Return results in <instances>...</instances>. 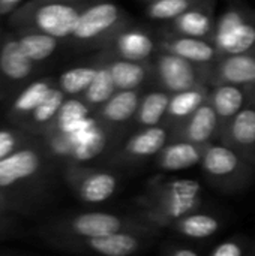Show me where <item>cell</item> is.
<instances>
[{"label":"cell","mask_w":255,"mask_h":256,"mask_svg":"<svg viewBox=\"0 0 255 256\" xmlns=\"http://www.w3.org/2000/svg\"><path fill=\"white\" fill-rule=\"evenodd\" d=\"M59 165L41 135H33L0 160V194L12 213L39 210L54 186Z\"/></svg>","instance_id":"cell-1"},{"label":"cell","mask_w":255,"mask_h":256,"mask_svg":"<svg viewBox=\"0 0 255 256\" xmlns=\"http://www.w3.org/2000/svg\"><path fill=\"white\" fill-rule=\"evenodd\" d=\"M138 218L146 224L168 230L180 218L200 210L201 186L191 178H153L137 200Z\"/></svg>","instance_id":"cell-2"},{"label":"cell","mask_w":255,"mask_h":256,"mask_svg":"<svg viewBox=\"0 0 255 256\" xmlns=\"http://www.w3.org/2000/svg\"><path fill=\"white\" fill-rule=\"evenodd\" d=\"M161 230L146 224L138 216L128 218L119 216L114 213L104 212H86L69 214L57 222L51 224L50 236L53 240H65V238H89V237H101L116 232H135L156 237Z\"/></svg>","instance_id":"cell-3"},{"label":"cell","mask_w":255,"mask_h":256,"mask_svg":"<svg viewBox=\"0 0 255 256\" xmlns=\"http://www.w3.org/2000/svg\"><path fill=\"white\" fill-rule=\"evenodd\" d=\"M53 158L60 164H86L101 156L111 138V129L101 123L98 117L86 122L71 132H45L41 135Z\"/></svg>","instance_id":"cell-4"},{"label":"cell","mask_w":255,"mask_h":256,"mask_svg":"<svg viewBox=\"0 0 255 256\" xmlns=\"http://www.w3.org/2000/svg\"><path fill=\"white\" fill-rule=\"evenodd\" d=\"M129 24V15L114 2L102 0L87 3L68 40L74 45L104 50L110 40Z\"/></svg>","instance_id":"cell-5"},{"label":"cell","mask_w":255,"mask_h":256,"mask_svg":"<svg viewBox=\"0 0 255 256\" xmlns=\"http://www.w3.org/2000/svg\"><path fill=\"white\" fill-rule=\"evenodd\" d=\"M87 2L36 0L17 12L15 20L23 30H36L68 40Z\"/></svg>","instance_id":"cell-6"},{"label":"cell","mask_w":255,"mask_h":256,"mask_svg":"<svg viewBox=\"0 0 255 256\" xmlns=\"http://www.w3.org/2000/svg\"><path fill=\"white\" fill-rule=\"evenodd\" d=\"M200 166L206 180L225 194L243 190L255 174L252 164L219 141L207 146Z\"/></svg>","instance_id":"cell-7"},{"label":"cell","mask_w":255,"mask_h":256,"mask_svg":"<svg viewBox=\"0 0 255 256\" xmlns=\"http://www.w3.org/2000/svg\"><path fill=\"white\" fill-rule=\"evenodd\" d=\"M210 40L224 54H255V9L242 2H231L219 14Z\"/></svg>","instance_id":"cell-8"},{"label":"cell","mask_w":255,"mask_h":256,"mask_svg":"<svg viewBox=\"0 0 255 256\" xmlns=\"http://www.w3.org/2000/svg\"><path fill=\"white\" fill-rule=\"evenodd\" d=\"M62 176L72 194L86 204H101L110 200L117 189V177L105 170L84 164H66Z\"/></svg>","instance_id":"cell-9"},{"label":"cell","mask_w":255,"mask_h":256,"mask_svg":"<svg viewBox=\"0 0 255 256\" xmlns=\"http://www.w3.org/2000/svg\"><path fill=\"white\" fill-rule=\"evenodd\" d=\"M150 63L152 76L159 87L168 93L182 92L207 82V64H198L165 51H159Z\"/></svg>","instance_id":"cell-10"},{"label":"cell","mask_w":255,"mask_h":256,"mask_svg":"<svg viewBox=\"0 0 255 256\" xmlns=\"http://www.w3.org/2000/svg\"><path fill=\"white\" fill-rule=\"evenodd\" d=\"M36 70V63L24 52L17 34L0 38V99L14 94L29 82Z\"/></svg>","instance_id":"cell-11"},{"label":"cell","mask_w":255,"mask_h":256,"mask_svg":"<svg viewBox=\"0 0 255 256\" xmlns=\"http://www.w3.org/2000/svg\"><path fill=\"white\" fill-rule=\"evenodd\" d=\"M152 236L144 234L116 232L101 237L56 240L54 243L72 252L104 256H131L144 250L152 243Z\"/></svg>","instance_id":"cell-12"},{"label":"cell","mask_w":255,"mask_h":256,"mask_svg":"<svg viewBox=\"0 0 255 256\" xmlns=\"http://www.w3.org/2000/svg\"><path fill=\"white\" fill-rule=\"evenodd\" d=\"M218 141L233 148L242 159L255 164V96L221 130Z\"/></svg>","instance_id":"cell-13"},{"label":"cell","mask_w":255,"mask_h":256,"mask_svg":"<svg viewBox=\"0 0 255 256\" xmlns=\"http://www.w3.org/2000/svg\"><path fill=\"white\" fill-rule=\"evenodd\" d=\"M219 136V120L213 106L206 100L186 120L170 130V141H188L194 144H212Z\"/></svg>","instance_id":"cell-14"},{"label":"cell","mask_w":255,"mask_h":256,"mask_svg":"<svg viewBox=\"0 0 255 256\" xmlns=\"http://www.w3.org/2000/svg\"><path fill=\"white\" fill-rule=\"evenodd\" d=\"M170 141V130L164 124L143 128L131 138L116 153V162L119 164H138L149 158L156 156L164 146Z\"/></svg>","instance_id":"cell-15"},{"label":"cell","mask_w":255,"mask_h":256,"mask_svg":"<svg viewBox=\"0 0 255 256\" xmlns=\"http://www.w3.org/2000/svg\"><path fill=\"white\" fill-rule=\"evenodd\" d=\"M207 82L255 86V54H224L207 64Z\"/></svg>","instance_id":"cell-16"},{"label":"cell","mask_w":255,"mask_h":256,"mask_svg":"<svg viewBox=\"0 0 255 256\" xmlns=\"http://www.w3.org/2000/svg\"><path fill=\"white\" fill-rule=\"evenodd\" d=\"M158 50V42L141 27L126 26L122 28L104 48V52L111 57L147 62Z\"/></svg>","instance_id":"cell-17"},{"label":"cell","mask_w":255,"mask_h":256,"mask_svg":"<svg viewBox=\"0 0 255 256\" xmlns=\"http://www.w3.org/2000/svg\"><path fill=\"white\" fill-rule=\"evenodd\" d=\"M56 86L57 80L50 76L32 78L12 94V99L9 100L6 111L8 122L21 128L26 118L41 105V102L48 96V93Z\"/></svg>","instance_id":"cell-18"},{"label":"cell","mask_w":255,"mask_h":256,"mask_svg":"<svg viewBox=\"0 0 255 256\" xmlns=\"http://www.w3.org/2000/svg\"><path fill=\"white\" fill-rule=\"evenodd\" d=\"M255 96V86L240 84H213L209 92V104L213 106L219 120V134L222 128L242 110Z\"/></svg>","instance_id":"cell-19"},{"label":"cell","mask_w":255,"mask_h":256,"mask_svg":"<svg viewBox=\"0 0 255 256\" xmlns=\"http://www.w3.org/2000/svg\"><path fill=\"white\" fill-rule=\"evenodd\" d=\"M158 51L171 52L198 64H210L219 57V51L210 39L167 32H162V38L158 42Z\"/></svg>","instance_id":"cell-20"},{"label":"cell","mask_w":255,"mask_h":256,"mask_svg":"<svg viewBox=\"0 0 255 256\" xmlns=\"http://www.w3.org/2000/svg\"><path fill=\"white\" fill-rule=\"evenodd\" d=\"M215 0H201L182 15L170 21L164 32L210 39L215 28Z\"/></svg>","instance_id":"cell-21"},{"label":"cell","mask_w":255,"mask_h":256,"mask_svg":"<svg viewBox=\"0 0 255 256\" xmlns=\"http://www.w3.org/2000/svg\"><path fill=\"white\" fill-rule=\"evenodd\" d=\"M207 146L188 141H168L164 148L155 156V164L161 171L188 170L201 164Z\"/></svg>","instance_id":"cell-22"},{"label":"cell","mask_w":255,"mask_h":256,"mask_svg":"<svg viewBox=\"0 0 255 256\" xmlns=\"http://www.w3.org/2000/svg\"><path fill=\"white\" fill-rule=\"evenodd\" d=\"M140 99L141 94L138 88L116 90V93L95 111V116L101 123H104L110 129L122 126L135 117Z\"/></svg>","instance_id":"cell-23"},{"label":"cell","mask_w":255,"mask_h":256,"mask_svg":"<svg viewBox=\"0 0 255 256\" xmlns=\"http://www.w3.org/2000/svg\"><path fill=\"white\" fill-rule=\"evenodd\" d=\"M210 84L201 82L198 86H194L191 88L171 93L170 104L164 117L162 124L171 130L177 124H180L183 120H186L197 108H200L209 98Z\"/></svg>","instance_id":"cell-24"},{"label":"cell","mask_w":255,"mask_h":256,"mask_svg":"<svg viewBox=\"0 0 255 256\" xmlns=\"http://www.w3.org/2000/svg\"><path fill=\"white\" fill-rule=\"evenodd\" d=\"M104 63L108 68L117 90L140 88L141 84L152 76L150 62H137L108 56V60Z\"/></svg>","instance_id":"cell-25"},{"label":"cell","mask_w":255,"mask_h":256,"mask_svg":"<svg viewBox=\"0 0 255 256\" xmlns=\"http://www.w3.org/2000/svg\"><path fill=\"white\" fill-rule=\"evenodd\" d=\"M66 99L68 96L60 90L59 86H56L48 93V96L41 102V105L26 118L21 128L29 130L33 135H42L50 128V124L56 118L57 112L60 111Z\"/></svg>","instance_id":"cell-26"},{"label":"cell","mask_w":255,"mask_h":256,"mask_svg":"<svg viewBox=\"0 0 255 256\" xmlns=\"http://www.w3.org/2000/svg\"><path fill=\"white\" fill-rule=\"evenodd\" d=\"M95 111L80 98H68L57 112L56 118L45 132H71L81 128L86 122L93 117ZM44 132V134H45ZM42 134V135H44Z\"/></svg>","instance_id":"cell-27"},{"label":"cell","mask_w":255,"mask_h":256,"mask_svg":"<svg viewBox=\"0 0 255 256\" xmlns=\"http://www.w3.org/2000/svg\"><path fill=\"white\" fill-rule=\"evenodd\" d=\"M221 225L222 224L218 218L197 210L180 218L171 230L188 240H206L215 236L221 230Z\"/></svg>","instance_id":"cell-28"},{"label":"cell","mask_w":255,"mask_h":256,"mask_svg":"<svg viewBox=\"0 0 255 256\" xmlns=\"http://www.w3.org/2000/svg\"><path fill=\"white\" fill-rule=\"evenodd\" d=\"M171 93L167 90H153L141 96L140 105L135 114V123L143 128H150V126H158L162 124L168 104H170Z\"/></svg>","instance_id":"cell-29"},{"label":"cell","mask_w":255,"mask_h":256,"mask_svg":"<svg viewBox=\"0 0 255 256\" xmlns=\"http://www.w3.org/2000/svg\"><path fill=\"white\" fill-rule=\"evenodd\" d=\"M17 36L20 39V44L24 52L36 64L53 57L57 52L59 45H60V39L51 34L42 33V32H36V30H23Z\"/></svg>","instance_id":"cell-30"},{"label":"cell","mask_w":255,"mask_h":256,"mask_svg":"<svg viewBox=\"0 0 255 256\" xmlns=\"http://www.w3.org/2000/svg\"><path fill=\"white\" fill-rule=\"evenodd\" d=\"M116 84L113 81V76L105 66V63L98 64V74L90 82V86L86 88V92L80 96L93 111H96L99 106H102L114 93H116Z\"/></svg>","instance_id":"cell-31"},{"label":"cell","mask_w":255,"mask_h":256,"mask_svg":"<svg viewBox=\"0 0 255 256\" xmlns=\"http://www.w3.org/2000/svg\"><path fill=\"white\" fill-rule=\"evenodd\" d=\"M98 74V66H75L62 72L57 78V86L68 96H81Z\"/></svg>","instance_id":"cell-32"},{"label":"cell","mask_w":255,"mask_h":256,"mask_svg":"<svg viewBox=\"0 0 255 256\" xmlns=\"http://www.w3.org/2000/svg\"><path fill=\"white\" fill-rule=\"evenodd\" d=\"M200 2L201 0H152L146 8V14L150 20L171 21Z\"/></svg>","instance_id":"cell-33"},{"label":"cell","mask_w":255,"mask_h":256,"mask_svg":"<svg viewBox=\"0 0 255 256\" xmlns=\"http://www.w3.org/2000/svg\"><path fill=\"white\" fill-rule=\"evenodd\" d=\"M32 136L33 134L9 122L8 124L0 126V160L26 144Z\"/></svg>","instance_id":"cell-34"},{"label":"cell","mask_w":255,"mask_h":256,"mask_svg":"<svg viewBox=\"0 0 255 256\" xmlns=\"http://www.w3.org/2000/svg\"><path fill=\"white\" fill-rule=\"evenodd\" d=\"M210 256H246L255 255V244L245 238H230L216 244L210 252Z\"/></svg>","instance_id":"cell-35"},{"label":"cell","mask_w":255,"mask_h":256,"mask_svg":"<svg viewBox=\"0 0 255 256\" xmlns=\"http://www.w3.org/2000/svg\"><path fill=\"white\" fill-rule=\"evenodd\" d=\"M164 255L167 256H198L200 250L195 249L191 244H182V243H170L164 248Z\"/></svg>","instance_id":"cell-36"},{"label":"cell","mask_w":255,"mask_h":256,"mask_svg":"<svg viewBox=\"0 0 255 256\" xmlns=\"http://www.w3.org/2000/svg\"><path fill=\"white\" fill-rule=\"evenodd\" d=\"M23 0H0V16L9 14L11 10L17 9Z\"/></svg>","instance_id":"cell-37"},{"label":"cell","mask_w":255,"mask_h":256,"mask_svg":"<svg viewBox=\"0 0 255 256\" xmlns=\"http://www.w3.org/2000/svg\"><path fill=\"white\" fill-rule=\"evenodd\" d=\"M12 213V210L9 208L6 200L3 198V195L0 194V225H5V219L6 216H9Z\"/></svg>","instance_id":"cell-38"},{"label":"cell","mask_w":255,"mask_h":256,"mask_svg":"<svg viewBox=\"0 0 255 256\" xmlns=\"http://www.w3.org/2000/svg\"><path fill=\"white\" fill-rule=\"evenodd\" d=\"M68 2H89V0H68Z\"/></svg>","instance_id":"cell-39"},{"label":"cell","mask_w":255,"mask_h":256,"mask_svg":"<svg viewBox=\"0 0 255 256\" xmlns=\"http://www.w3.org/2000/svg\"><path fill=\"white\" fill-rule=\"evenodd\" d=\"M0 232H5V230H3V225H0Z\"/></svg>","instance_id":"cell-40"},{"label":"cell","mask_w":255,"mask_h":256,"mask_svg":"<svg viewBox=\"0 0 255 256\" xmlns=\"http://www.w3.org/2000/svg\"><path fill=\"white\" fill-rule=\"evenodd\" d=\"M146 2H152V0H146Z\"/></svg>","instance_id":"cell-41"},{"label":"cell","mask_w":255,"mask_h":256,"mask_svg":"<svg viewBox=\"0 0 255 256\" xmlns=\"http://www.w3.org/2000/svg\"><path fill=\"white\" fill-rule=\"evenodd\" d=\"M254 172H255V164H254Z\"/></svg>","instance_id":"cell-42"}]
</instances>
